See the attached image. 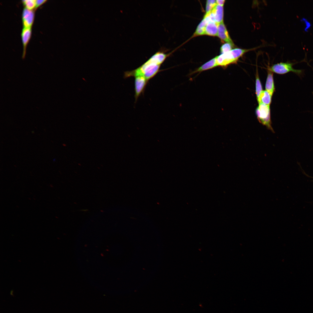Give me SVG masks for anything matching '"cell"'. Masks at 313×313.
Returning <instances> with one entry per match:
<instances>
[{
	"label": "cell",
	"instance_id": "cell-5",
	"mask_svg": "<svg viewBox=\"0 0 313 313\" xmlns=\"http://www.w3.org/2000/svg\"><path fill=\"white\" fill-rule=\"evenodd\" d=\"M134 77V97L136 102L141 93L144 92L148 81L143 76H138Z\"/></svg>",
	"mask_w": 313,
	"mask_h": 313
},
{
	"label": "cell",
	"instance_id": "cell-14",
	"mask_svg": "<svg viewBox=\"0 0 313 313\" xmlns=\"http://www.w3.org/2000/svg\"><path fill=\"white\" fill-rule=\"evenodd\" d=\"M31 33V27L23 28L21 34L24 49L23 56H24L26 47L30 39Z\"/></svg>",
	"mask_w": 313,
	"mask_h": 313
},
{
	"label": "cell",
	"instance_id": "cell-20",
	"mask_svg": "<svg viewBox=\"0 0 313 313\" xmlns=\"http://www.w3.org/2000/svg\"><path fill=\"white\" fill-rule=\"evenodd\" d=\"M225 1L224 0H216V2L217 4L219 5L223 6L224 4L225 3Z\"/></svg>",
	"mask_w": 313,
	"mask_h": 313
},
{
	"label": "cell",
	"instance_id": "cell-19",
	"mask_svg": "<svg viewBox=\"0 0 313 313\" xmlns=\"http://www.w3.org/2000/svg\"><path fill=\"white\" fill-rule=\"evenodd\" d=\"M46 0H36V6L35 8H37L39 6L42 4L44 2L46 1Z\"/></svg>",
	"mask_w": 313,
	"mask_h": 313
},
{
	"label": "cell",
	"instance_id": "cell-1",
	"mask_svg": "<svg viewBox=\"0 0 313 313\" xmlns=\"http://www.w3.org/2000/svg\"><path fill=\"white\" fill-rule=\"evenodd\" d=\"M164 61L162 56L156 52L137 68L125 72L124 77L126 78L131 77L143 76L148 81L161 71V65Z\"/></svg>",
	"mask_w": 313,
	"mask_h": 313
},
{
	"label": "cell",
	"instance_id": "cell-3",
	"mask_svg": "<svg viewBox=\"0 0 313 313\" xmlns=\"http://www.w3.org/2000/svg\"><path fill=\"white\" fill-rule=\"evenodd\" d=\"M256 114L260 123L265 126L272 132H274L272 126L270 105L259 103L256 109Z\"/></svg>",
	"mask_w": 313,
	"mask_h": 313
},
{
	"label": "cell",
	"instance_id": "cell-11",
	"mask_svg": "<svg viewBox=\"0 0 313 313\" xmlns=\"http://www.w3.org/2000/svg\"><path fill=\"white\" fill-rule=\"evenodd\" d=\"M266 90L272 96L274 90V86L273 78V74L268 69V74L265 83Z\"/></svg>",
	"mask_w": 313,
	"mask_h": 313
},
{
	"label": "cell",
	"instance_id": "cell-10",
	"mask_svg": "<svg viewBox=\"0 0 313 313\" xmlns=\"http://www.w3.org/2000/svg\"><path fill=\"white\" fill-rule=\"evenodd\" d=\"M218 24L214 21L208 22L205 27V34L211 36H217Z\"/></svg>",
	"mask_w": 313,
	"mask_h": 313
},
{
	"label": "cell",
	"instance_id": "cell-12",
	"mask_svg": "<svg viewBox=\"0 0 313 313\" xmlns=\"http://www.w3.org/2000/svg\"><path fill=\"white\" fill-rule=\"evenodd\" d=\"M272 95L266 90L263 91L257 100L259 103H263L270 105L271 101Z\"/></svg>",
	"mask_w": 313,
	"mask_h": 313
},
{
	"label": "cell",
	"instance_id": "cell-8",
	"mask_svg": "<svg viewBox=\"0 0 313 313\" xmlns=\"http://www.w3.org/2000/svg\"><path fill=\"white\" fill-rule=\"evenodd\" d=\"M211 12L213 14L215 21L216 23L219 24L223 22V6L216 4Z\"/></svg>",
	"mask_w": 313,
	"mask_h": 313
},
{
	"label": "cell",
	"instance_id": "cell-18",
	"mask_svg": "<svg viewBox=\"0 0 313 313\" xmlns=\"http://www.w3.org/2000/svg\"><path fill=\"white\" fill-rule=\"evenodd\" d=\"M26 8L31 10L36 6V0H26L23 1Z\"/></svg>",
	"mask_w": 313,
	"mask_h": 313
},
{
	"label": "cell",
	"instance_id": "cell-6",
	"mask_svg": "<svg viewBox=\"0 0 313 313\" xmlns=\"http://www.w3.org/2000/svg\"><path fill=\"white\" fill-rule=\"evenodd\" d=\"M217 36L223 41L234 46L223 22L218 24Z\"/></svg>",
	"mask_w": 313,
	"mask_h": 313
},
{
	"label": "cell",
	"instance_id": "cell-4",
	"mask_svg": "<svg viewBox=\"0 0 313 313\" xmlns=\"http://www.w3.org/2000/svg\"><path fill=\"white\" fill-rule=\"evenodd\" d=\"M294 63L287 62H281L273 65L269 70L272 72L279 74H284L290 72H292L297 74H300L302 71L300 70L294 69L293 66Z\"/></svg>",
	"mask_w": 313,
	"mask_h": 313
},
{
	"label": "cell",
	"instance_id": "cell-9",
	"mask_svg": "<svg viewBox=\"0 0 313 313\" xmlns=\"http://www.w3.org/2000/svg\"><path fill=\"white\" fill-rule=\"evenodd\" d=\"M218 66L216 62V57L213 58L206 62L194 71L192 72L190 74L201 72L203 71L209 70Z\"/></svg>",
	"mask_w": 313,
	"mask_h": 313
},
{
	"label": "cell",
	"instance_id": "cell-7",
	"mask_svg": "<svg viewBox=\"0 0 313 313\" xmlns=\"http://www.w3.org/2000/svg\"><path fill=\"white\" fill-rule=\"evenodd\" d=\"M34 17V13L32 10L26 8L24 9L22 14L23 28L31 27L32 23Z\"/></svg>",
	"mask_w": 313,
	"mask_h": 313
},
{
	"label": "cell",
	"instance_id": "cell-2",
	"mask_svg": "<svg viewBox=\"0 0 313 313\" xmlns=\"http://www.w3.org/2000/svg\"><path fill=\"white\" fill-rule=\"evenodd\" d=\"M251 49L236 48L216 57L218 66L225 68L230 64L236 63L239 58Z\"/></svg>",
	"mask_w": 313,
	"mask_h": 313
},
{
	"label": "cell",
	"instance_id": "cell-17",
	"mask_svg": "<svg viewBox=\"0 0 313 313\" xmlns=\"http://www.w3.org/2000/svg\"><path fill=\"white\" fill-rule=\"evenodd\" d=\"M234 45L229 43H226L223 44L221 47L220 51L221 54L227 53L232 50Z\"/></svg>",
	"mask_w": 313,
	"mask_h": 313
},
{
	"label": "cell",
	"instance_id": "cell-13",
	"mask_svg": "<svg viewBox=\"0 0 313 313\" xmlns=\"http://www.w3.org/2000/svg\"><path fill=\"white\" fill-rule=\"evenodd\" d=\"M209 22L207 17H204L203 20L200 22L197 27L194 33V36L205 34V28L208 23Z\"/></svg>",
	"mask_w": 313,
	"mask_h": 313
},
{
	"label": "cell",
	"instance_id": "cell-16",
	"mask_svg": "<svg viewBox=\"0 0 313 313\" xmlns=\"http://www.w3.org/2000/svg\"><path fill=\"white\" fill-rule=\"evenodd\" d=\"M216 4V0H208L207 1L205 15L211 12Z\"/></svg>",
	"mask_w": 313,
	"mask_h": 313
},
{
	"label": "cell",
	"instance_id": "cell-15",
	"mask_svg": "<svg viewBox=\"0 0 313 313\" xmlns=\"http://www.w3.org/2000/svg\"><path fill=\"white\" fill-rule=\"evenodd\" d=\"M256 94L257 99L263 91L262 85L259 79L258 72H256Z\"/></svg>",
	"mask_w": 313,
	"mask_h": 313
}]
</instances>
